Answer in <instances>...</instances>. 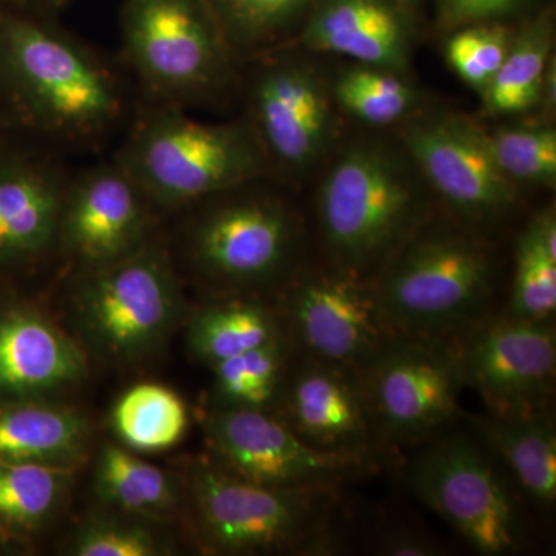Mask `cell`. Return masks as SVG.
<instances>
[{"label":"cell","mask_w":556,"mask_h":556,"mask_svg":"<svg viewBox=\"0 0 556 556\" xmlns=\"http://www.w3.org/2000/svg\"><path fill=\"white\" fill-rule=\"evenodd\" d=\"M277 404V415L314 447L380 456L383 441L356 369L303 356Z\"/></svg>","instance_id":"18"},{"label":"cell","mask_w":556,"mask_h":556,"mask_svg":"<svg viewBox=\"0 0 556 556\" xmlns=\"http://www.w3.org/2000/svg\"><path fill=\"white\" fill-rule=\"evenodd\" d=\"M0 100L16 129L56 152L101 148L138 104L126 72L53 20L0 5Z\"/></svg>","instance_id":"1"},{"label":"cell","mask_w":556,"mask_h":556,"mask_svg":"<svg viewBox=\"0 0 556 556\" xmlns=\"http://www.w3.org/2000/svg\"><path fill=\"white\" fill-rule=\"evenodd\" d=\"M493 277L492 255L477 236L428 219L372 281L397 332L452 338L484 317Z\"/></svg>","instance_id":"7"},{"label":"cell","mask_w":556,"mask_h":556,"mask_svg":"<svg viewBox=\"0 0 556 556\" xmlns=\"http://www.w3.org/2000/svg\"><path fill=\"white\" fill-rule=\"evenodd\" d=\"M75 468L0 463V529L27 538L49 525L64 506Z\"/></svg>","instance_id":"24"},{"label":"cell","mask_w":556,"mask_h":556,"mask_svg":"<svg viewBox=\"0 0 556 556\" xmlns=\"http://www.w3.org/2000/svg\"><path fill=\"white\" fill-rule=\"evenodd\" d=\"M554 30L547 16L515 33L506 60L482 94L493 115H519L540 108L544 76L554 60Z\"/></svg>","instance_id":"26"},{"label":"cell","mask_w":556,"mask_h":556,"mask_svg":"<svg viewBox=\"0 0 556 556\" xmlns=\"http://www.w3.org/2000/svg\"><path fill=\"white\" fill-rule=\"evenodd\" d=\"M289 342L303 356L361 371L396 338L372 277L329 266L299 269L285 299Z\"/></svg>","instance_id":"14"},{"label":"cell","mask_w":556,"mask_h":556,"mask_svg":"<svg viewBox=\"0 0 556 556\" xmlns=\"http://www.w3.org/2000/svg\"><path fill=\"white\" fill-rule=\"evenodd\" d=\"M501 169L521 185H556V130L551 123L497 127L489 131Z\"/></svg>","instance_id":"32"},{"label":"cell","mask_w":556,"mask_h":556,"mask_svg":"<svg viewBox=\"0 0 556 556\" xmlns=\"http://www.w3.org/2000/svg\"><path fill=\"white\" fill-rule=\"evenodd\" d=\"M179 212L190 214L182 257L212 287L252 291L298 273L302 219L273 178L223 190Z\"/></svg>","instance_id":"5"},{"label":"cell","mask_w":556,"mask_h":556,"mask_svg":"<svg viewBox=\"0 0 556 556\" xmlns=\"http://www.w3.org/2000/svg\"><path fill=\"white\" fill-rule=\"evenodd\" d=\"M3 3L33 16L54 21L58 14L67 9L70 0H3Z\"/></svg>","instance_id":"37"},{"label":"cell","mask_w":556,"mask_h":556,"mask_svg":"<svg viewBox=\"0 0 556 556\" xmlns=\"http://www.w3.org/2000/svg\"><path fill=\"white\" fill-rule=\"evenodd\" d=\"M14 130H17L16 126H14V121L11 119L9 110H7L5 104L0 100V135L9 134V131Z\"/></svg>","instance_id":"38"},{"label":"cell","mask_w":556,"mask_h":556,"mask_svg":"<svg viewBox=\"0 0 556 556\" xmlns=\"http://www.w3.org/2000/svg\"><path fill=\"white\" fill-rule=\"evenodd\" d=\"M336 105L367 126H394L412 118L420 108L419 91L404 75L356 64L331 84Z\"/></svg>","instance_id":"29"},{"label":"cell","mask_w":556,"mask_h":556,"mask_svg":"<svg viewBox=\"0 0 556 556\" xmlns=\"http://www.w3.org/2000/svg\"><path fill=\"white\" fill-rule=\"evenodd\" d=\"M138 518H100L73 538L70 554L78 556H156L167 547L155 530Z\"/></svg>","instance_id":"34"},{"label":"cell","mask_w":556,"mask_h":556,"mask_svg":"<svg viewBox=\"0 0 556 556\" xmlns=\"http://www.w3.org/2000/svg\"><path fill=\"white\" fill-rule=\"evenodd\" d=\"M358 376L383 444L438 437L456 419L466 388L450 338L397 334Z\"/></svg>","instance_id":"11"},{"label":"cell","mask_w":556,"mask_h":556,"mask_svg":"<svg viewBox=\"0 0 556 556\" xmlns=\"http://www.w3.org/2000/svg\"><path fill=\"white\" fill-rule=\"evenodd\" d=\"M464 386L489 412H543L554 387L556 338L548 321L482 317L452 336Z\"/></svg>","instance_id":"16"},{"label":"cell","mask_w":556,"mask_h":556,"mask_svg":"<svg viewBox=\"0 0 556 556\" xmlns=\"http://www.w3.org/2000/svg\"><path fill=\"white\" fill-rule=\"evenodd\" d=\"M110 417L119 441L139 453L174 447L189 427L186 402L172 388L153 382L130 387L116 401Z\"/></svg>","instance_id":"27"},{"label":"cell","mask_w":556,"mask_h":556,"mask_svg":"<svg viewBox=\"0 0 556 556\" xmlns=\"http://www.w3.org/2000/svg\"><path fill=\"white\" fill-rule=\"evenodd\" d=\"M316 0H208L239 61L283 46Z\"/></svg>","instance_id":"31"},{"label":"cell","mask_w":556,"mask_h":556,"mask_svg":"<svg viewBox=\"0 0 556 556\" xmlns=\"http://www.w3.org/2000/svg\"><path fill=\"white\" fill-rule=\"evenodd\" d=\"M2 3H3V0H0V5H2Z\"/></svg>","instance_id":"40"},{"label":"cell","mask_w":556,"mask_h":556,"mask_svg":"<svg viewBox=\"0 0 556 556\" xmlns=\"http://www.w3.org/2000/svg\"><path fill=\"white\" fill-rule=\"evenodd\" d=\"M247 61V123L273 179L305 178L331 152L338 118L331 86L303 50L280 46Z\"/></svg>","instance_id":"10"},{"label":"cell","mask_w":556,"mask_h":556,"mask_svg":"<svg viewBox=\"0 0 556 556\" xmlns=\"http://www.w3.org/2000/svg\"><path fill=\"white\" fill-rule=\"evenodd\" d=\"M283 336L280 320L268 306L233 299L201 309L190 324L188 343L190 353L212 367Z\"/></svg>","instance_id":"25"},{"label":"cell","mask_w":556,"mask_h":556,"mask_svg":"<svg viewBox=\"0 0 556 556\" xmlns=\"http://www.w3.org/2000/svg\"><path fill=\"white\" fill-rule=\"evenodd\" d=\"M482 444L495 453L533 503H556V434L543 412L495 413L471 417Z\"/></svg>","instance_id":"22"},{"label":"cell","mask_w":556,"mask_h":556,"mask_svg":"<svg viewBox=\"0 0 556 556\" xmlns=\"http://www.w3.org/2000/svg\"><path fill=\"white\" fill-rule=\"evenodd\" d=\"M204 431L212 460L263 485L339 489L382 464L378 455L314 447L273 409L217 408L208 415Z\"/></svg>","instance_id":"12"},{"label":"cell","mask_w":556,"mask_h":556,"mask_svg":"<svg viewBox=\"0 0 556 556\" xmlns=\"http://www.w3.org/2000/svg\"><path fill=\"white\" fill-rule=\"evenodd\" d=\"M189 496L200 540L215 554H328L336 540L338 489L257 484L204 459L190 471Z\"/></svg>","instance_id":"6"},{"label":"cell","mask_w":556,"mask_h":556,"mask_svg":"<svg viewBox=\"0 0 556 556\" xmlns=\"http://www.w3.org/2000/svg\"><path fill=\"white\" fill-rule=\"evenodd\" d=\"M156 215L146 193L112 156L70 177L56 251L76 274L101 268L152 240Z\"/></svg>","instance_id":"17"},{"label":"cell","mask_w":556,"mask_h":556,"mask_svg":"<svg viewBox=\"0 0 556 556\" xmlns=\"http://www.w3.org/2000/svg\"><path fill=\"white\" fill-rule=\"evenodd\" d=\"M61 155L20 130L0 135V289L56 251L72 177Z\"/></svg>","instance_id":"15"},{"label":"cell","mask_w":556,"mask_h":556,"mask_svg":"<svg viewBox=\"0 0 556 556\" xmlns=\"http://www.w3.org/2000/svg\"><path fill=\"white\" fill-rule=\"evenodd\" d=\"M89 447V424L78 409L43 396L0 394V463L78 468Z\"/></svg>","instance_id":"21"},{"label":"cell","mask_w":556,"mask_h":556,"mask_svg":"<svg viewBox=\"0 0 556 556\" xmlns=\"http://www.w3.org/2000/svg\"><path fill=\"white\" fill-rule=\"evenodd\" d=\"M514 35L496 22L457 28L445 46V58L457 76L482 97L506 60Z\"/></svg>","instance_id":"33"},{"label":"cell","mask_w":556,"mask_h":556,"mask_svg":"<svg viewBox=\"0 0 556 556\" xmlns=\"http://www.w3.org/2000/svg\"><path fill=\"white\" fill-rule=\"evenodd\" d=\"M124 130L113 160L160 215L177 214L223 190L269 177L247 119L206 123L189 110L138 102Z\"/></svg>","instance_id":"3"},{"label":"cell","mask_w":556,"mask_h":556,"mask_svg":"<svg viewBox=\"0 0 556 556\" xmlns=\"http://www.w3.org/2000/svg\"><path fill=\"white\" fill-rule=\"evenodd\" d=\"M94 490L102 503L142 521H166L178 507V489L170 475L118 445L101 450Z\"/></svg>","instance_id":"23"},{"label":"cell","mask_w":556,"mask_h":556,"mask_svg":"<svg viewBox=\"0 0 556 556\" xmlns=\"http://www.w3.org/2000/svg\"><path fill=\"white\" fill-rule=\"evenodd\" d=\"M303 51L405 75L412 62L407 21L390 0H320L299 35Z\"/></svg>","instance_id":"20"},{"label":"cell","mask_w":556,"mask_h":556,"mask_svg":"<svg viewBox=\"0 0 556 556\" xmlns=\"http://www.w3.org/2000/svg\"><path fill=\"white\" fill-rule=\"evenodd\" d=\"M430 192L401 139L362 135L348 142L318 193L331 265L375 276L430 219Z\"/></svg>","instance_id":"2"},{"label":"cell","mask_w":556,"mask_h":556,"mask_svg":"<svg viewBox=\"0 0 556 556\" xmlns=\"http://www.w3.org/2000/svg\"><path fill=\"white\" fill-rule=\"evenodd\" d=\"M376 554L390 556H439L447 554L441 541L412 527L397 526L376 538Z\"/></svg>","instance_id":"36"},{"label":"cell","mask_w":556,"mask_h":556,"mask_svg":"<svg viewBox=\"0 0 556 556\" xmlns=\"http://www.w3.org/2000/svg\"><path fill=\"white\" fill-rule=\"evenodd\" d=\"M10 540V536L7 535L5 532H3L2 529H0V544H3V543H9Z\"/></svg>","instance_id":"39"},{"label":"cell","mask_w":556,"mask_h":556,"mask_svg":"<svg viewBox=\"0 0 556 556\" xmlns=\"http://www.w3.org/2000/svg\"><path fill=\"white\" fill-rule=\"evenodd\" d=\"M401 139L428 189L473 226L503 222L515 211L519 186L504 174L489 130L456 113L416 115L401 124Z\"/></svg>","instance_id":"13"},{"label":"cell","mask_w":556,"mask_h":556,"mask_svg":"<svg viewBox=\"0 0 556 556\" xmlns=\"http://www.w3.org/2000/svg\"><path fill=\"white\" fill-rule=\"evenodd\" d=\"M556 311V218L554 208L538 214L517 243V269L508 316L548 321Z\"/></svg>","instance_id":"28"},{"label":"cell","mask_w":556,"mask_h":556,"mask_svg":"<svg viewBox=\"0 0 556 556\" xmlns=\"http://www.w3.org/2000/svg\"><path fill=\"white\" fill-rule=\"evenodd\" d=\"M76 276L73 313L80 338L113 364L152 356L185 305L174 255L156 236L127 257Z\"/></svg>","instance_id":"8"},{"label":"cell","mask_w":556,"mask_h":556,"mask_svg":"<svg viewBox=\"0 0 556 556\" xmlns=\"http://www.w3.org/2000/svg\"><path fill=\"white\" fill-rule=\"evenodd\" d=\"M422 445L405 468L413 495L481 554L525 551L521 508L481 439L455 431Z\"/></svg>","instance_id":"9"},{"label":"cell","mask_w":556,"mask_h":556,"mask_svg":"<svg viewBox=\"0 0 556 556\" xmlns=\"http://www.w3.org/2000/svg\"><path fill=\"white\" fill-rule=\"evenodd\" d=\"M121 61L144 104L189 110L239 78V58L208 0H126Z\"/></svg>","instance_id":"4"},{"label":"cell","mask_w":556,"mask_h":556,"mask_svg":"<svg viewBox=\"0 0 556 556\" xmlns=\"http://www.w3.org/2000/svg\"><path fill=\"white\" fill-rule=\"evenodd\" d=\"M287 336L212 365L217 408L270 409L280 399L288 375Z\"/></svg>","instance_id":"30"},{"label":"cell","mask_w":556,"mask_h":556,"mask_svg":"<svg viewBox=\"0 0 556 556\" xmlns=\"http://www.w3.org/2000/svg\"><path fill=\"white\" fill-rule=\"evenodd\" d=\"M86 375L83 346L31 300L0 289V394L50 397Z\"/></svg>","instance_id":"19"},{"label":"cell","mask_w":556,"mask_h":556,"mask_svg":"<svg viewBox=\"0 0 556 556\" xmlns=\"http://www.w3.org/2000/svg\"><path fill=\"white\" fill-rule=\"evenodd\" d=\"M525 0H442V25L448 30L503 20Z\"/></svg>","instance_id":"35"}]
</instances>
